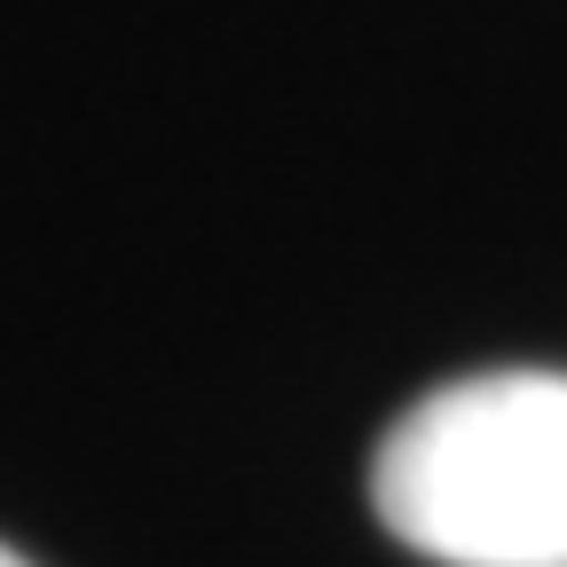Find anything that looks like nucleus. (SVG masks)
Segmentation results:
<instances>
[{
  "label": "nucleus",
  "instance_id": "obj_1",
  "mask_svg": "<svg viewBox=\"0 0 567 567\" xmlns=\"http://www.w3.org/2000/svg\"><path fill=\"white\" fill-rule=\"evenodd\" d=\"M371 505L442 567H567V371L417 394L371 457Z\"/></svg>",
  "mask_w": 567,
  "mask_h": 567
},
{
  "label": "nucleus",
  "instance_id": "obj_2",
  "mask_svg": "<svg viewBox=\"0 0 567 567\" xmlns=\"http://www.w3.org/2000/svg\"><path fill=\"white\" fill-rule=\"evenodd\" d=\"M0 567H32V559H24V551H9V544H0Z\"/></svg>",
  "mask_w": 567,
  "mask_h": 567
}]
</instances>
